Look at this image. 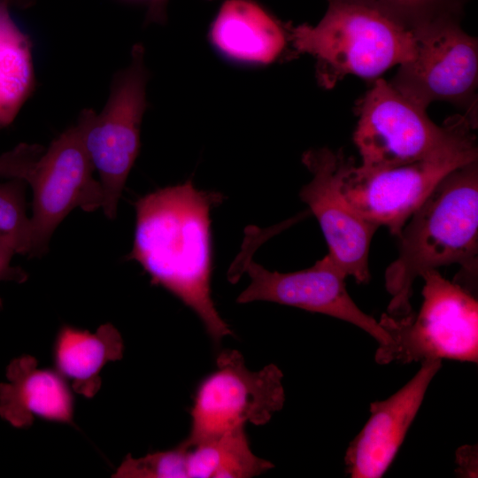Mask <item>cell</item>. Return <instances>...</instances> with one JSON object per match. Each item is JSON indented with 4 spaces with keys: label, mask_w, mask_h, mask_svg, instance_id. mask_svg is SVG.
I'll return each mask as SVG.
<instances>
[{
    "label": "cell",
    "mask_w": 478,
    "mask_h": 478,
    "mask_svg": "<svg viewBox=\"0 0 478 478\" xmlns=\"http://www.w3.org/2000/svg\"><path fill=\"white\" fill-rule=\"evenodd\" d=\"M219 193L197 189L191 181L151 192L135 203L129 258L201 320L215 343L232 335L212 297L211 210Z\"/></svg>",
    "instance_id": "obj_1"
},
{
    "label": "cell",
    "mask_w": 478,
    "mask_h": 478,
    "mask_svg": "<svg viewBox=\"0 0 478 478\" xmlns=\"http://www.w3.org/2000/svg\"><path fill=\"white\" fill-rule=\"evenodd\" d=\"M399 239L397 258L385 271V288L391 299L388 314L404 317L412 312L414 281L428 270L461 266L459 284L474 287L478 256L477 160L443 178L411 215Z\"/></svg>",
    "instance_id": "obj_2"
},
{
    "label": "cell",
    "mask_w": 478,
    "mask_h": 478,
    "mask_svg": "<svg viewBox=\"0 0 478 478\" xmlns=\"http://www.w3.org/2000/svg\"><path fill=\"white\" fill-rule=\"evenodd\" d=\"M284 28L294 53L314 58L318 82L325 89L348 74L376 77L414 53L415 27L350 0H328L316 26L287 24Z\"/></svg>",
    "instance_id": "obj_3"
},
{
    "label": "cell",
    "mask_w": 478,
    "mask_h": 478,
    "mask_svg": "<svg viewBox=\"0 0 478 478\" xmlns=\"http://www.w3.org/2000/svg\"><path fill=\"white\" fill-rule=\"evenodd\" d=\"M474 125L461 116L450 140L428 157L406 165L365 169L344 154L341 192L366 220L398 236L411 215L453 170L477 160Z\"/></svg>",
    "instance_id": "obj_4"
},
{
    "label": "cell",
    "mask_w": 478,
    "mask_h": 478,
    "mask_svg": "<svg viewBox=\"0 0 478 478\" xmlns=\"http://www.w3.org/2000/svg\"><path fill=\"white\" fill-rule=\"evenodd\" d=\"M423 301L418 313H383L379 320L392 339L382 365L451 359L477 363L478 303L471 291L436 269L421 276Z\"/></svg>",
    "instance_id": "obj_5"
},
{
    "label": "cell",
    "mask_w": 478,
    "mask_h": 478,
    "mask_svg": "<svg viewBox=\"0 0 478 478\" xmlns=\"http://www.w3.org/2000/svg\"><path fill=\"white\" fill-rule=\"evenodd\" d=\"M144 49L134 45L129 65L112 80L100 112L84 109L78 119L86 152L98 173L103 211L114 219L127 176L140 150V127L147 108Z\"/></svg>",
    "instance_id": "obj_6"
},
{
    "label": "cell",
    "mask_w": 478,
    "mask_h": 478,
    "mask_svg": "<svg viewBox=\"0 0 478 478\" xmlns=\"http://www.w3.org/2000/svg\"><path fill=\"white\" fill-rule=\"evenodd\" d=\"M217 368L199 384L184 442L193 445L239 426L266 424L285 403L283 374L274 364L251 371L241 352L226 350Z\"/></svg>",
    "instance_id": "obj_7"
},
{
    "label": "cell",
    "mask_w": 478,
    "mask_h": 478,
    "mask_svg": "<svg viewBox=\"0 0 478 478\" xmlns=\"http://www.w3.org/2000/svg\"><path fill=\"white\" fill-rule=\"evenodd\" d=\"M358 113L353 141L365 169L399 166L428 157L450 140L460 118L451 117L437 126L426 109L382 79L361 99Z\"/></svg>",
    "instance_id": "obj_8"
},
{
    "label": "cell",
    "mask_w": 478,
    "mask_h": 478,
    "mask_svg": "<svg viewBox=\"0 0 478 478\" xmlns=\"http://www.w3.org/2000/svg\"><path fill=\"white\" fill-rule=\"evenodd\" d=\"M458 15H447L415 27L412 58L399 66L390 84L426 109L437 100L466 105L477 84V41L459 25Z\"/></svg>",
    "instance_id": "obj_9"
},
{
    "label": "cell",
    "mask_w": 478,
    "mask_h": 478,
    "mask_svg": "<svg viewBox=\"0 0 478 478\" xmlns=\"http://www.w3.org/2000/svg\"><path fill=\"white\" fill-rule=\"evenodd\" d=\"M94 171L77 123L33 159L25 179L33 190L30 256L46 251L56 227L73 209L93 212L103 206Z\"/></svg>",
    "instance_id": "obj_10"
},
{
    "label": "cell",
    "mask_w": 478,
    "mask_h": 478,
    "mask_svg": "<svg viewBox=\"0 0 478 478\" xmlns=\"http://www.w3.org/2000/svg\"><path fill=\"white\" fill-rule=\"evenodd\" d=\"M243 255L242 271L250 284L236 298L239 304L267 301L326 314L353 324L377 341L374 358L382 364L392 339L379 320L365 313L352 300L345 285L346 274L328 253L311 267L291 272L269 271Z\"/></svg>",
    "instance_id": "obj_11"
},
{
    "label": "cell",
    "mask_w": 478,
    "mask_h": 478,
    "mask_svg": "<svg viewBox=\"0 0 478 478\" xmlns=\"http://www.w3.org/2000/svg\"><path fill=\"white\" fill-rule=\"evenodd\" d=\"M341 150L313 149L302 161L312 178L299 197L317 219L333 258L346 276L357 283L370 280L369 250L379 227L362 217L346 200L340 189Z\"/></svg>",
    "instance_id": "obj_12"
},
{
    "label": "cell",
    "mask_w": 478,
    "mask_h": 478,
    "mask_svg": "<svg viewBox=\"0 0 478 478\" xmlns=\"http://www.w3.org/2000/svg\"><path fill=\"white\" fill-rule=\"evenodd\" d=\"M442 360H426L415 375L385 400L370 404V416L344 456L352 478H380L394 461Z\"/></svg>",
    "instance_id": "obj_13"
},
{
    "label": "cell",
    "mask_w": 478,
    "mask_h": 478,
    "mask_svg": "<svg viewBox=\"0 0 478 478\" xmlns=\"http://www.w3.org/2000/svg\"><path fill=\"white\" fill-rule=\"evenodd\" d=\"M37 364L30 355L9 363L8 382L0 383V417L17 428L30 427L36 418L73 425L69 383L57 370L38 368Z\"/></svg>",
    "instance_id": "obj_14"
},
{
    "label": "cell",
    "mask_w": 478,
    "mask_h": 478,
    "mask_svg": "<svg viewBox=\"0 0 478 478\" xmlns=\"http://www.w3.org/2000/svg\"><path fill=\"white\" fill-rule=\"evenodd\" d=\"M212 43L239 61L268 64L284 49L287 35L261 6L250 0H227L211 28Z\"/></svg>",
    "instance_id": "obj_15"
},
{
    "label": "cell",
    "mask_w": 478,
    "mask_h": 478,
    "mask_svg": "<svg viewBox=\"0 0 478 478\" xmlns=\"http://www.w3.org/2000/svg\"><path fill=\"white\" fill-rule=\"evenodd\" d=\"M123 354L122 337L111 323L101 325L95 333L63 325L52 350L56 370L74 392L87 398L100 389L103 367L120 360Z\"/></svg>",
    "instance_id": "obj_16"
},
{
    "label": "cell",
    "mask_w": 478,
    "mask_h": 478,
    "mask_svg": "<svg viewBox=\"0 0 478 478\" xmlns=\"http://www.w3.org/2000/svg\"><path fill=\"white\" fill-rule=\"evenodd\" d=\"M0 0V128L18 115L35 87L32 44Z\"/></svg>",
    "instance_id": "obj_17"
},
{
    "label": "cell",
    "mask_w": 478,
    "mask_h": 478,
    "mask_svg": "<svg viewBox=\"0 0 478 478\" xmlns=\"http://www.w3.org/2000/svg\"><path fill=\"white\" fill-rule=\"evenodd\" d=\"M245 426L188 445L189 478H250L274 468L251 449Z\"/></svg>",
    "instance_id": "obj_18"
},
{
    "label": "cell",
    "mask_w": 478,
    "mask_h": 478,
    "mask_svg": "<svg viewBox=\"0 0 478 478\" xmlns=\"http://www.w3.org/2000/svg\"><path fill=\"white\" fill-rule=\"evenodd\" d=\"M112 477L117 478H189L188 446L149 453L141 458L128 454Z\"/></svg>",
    "instance_id": "obj_19"
},
{
    "label": "cell",
    "mask_w": 478,
    "mask_h": 478,
    "mask_svg": "<svg viewBox=\"0 0 478 478\" xmlns=\"http://www.w3.org/2000/svg\"><path fill=\"white\" fill-rule=\"evenodd\" d=\"M27 184L21 179L0 183V232L17 241L19 254H29L31 248V224L26 210Z\"/></svg>",
    "instance_id": "obj_20"
},
{
    "label": "cell",
    "mask_w": 478,
    "mask_h": 478,
    "mask_svg": "<svg viewBox=\"0 0 478 478\" xmlns=\"http://www.w3.org/2000/svg\"><path fill=\"white\" fill-rule=\"evenodd\" d=\"M379 10L415 27L446 15H460L461 0H350Z\"/></svg>",
    "instance_id": "obj_21"
},
{
    "label": "cell",
    "mask_w": 478,
    "mask_h": 478,
    "mask_svg": "<svg viewBox=\"0 0 478 478\" xmlns=\"http://www.w3.org/2000/svg\"><path fill=\"white\" fill-rule=\"evenodd\" d=\"M19 253L17 241L11 235L0 232V281H12L22 283L27 281V274L19 267L11 266L14 254ZM3 306L0 298V310Z\"/></svg>",
    "instance_id": "obj_22"
},
{
    "label": "cell",
    "mask_w": 478,
    "mask_h": 478,
    "mask_svg": "<svg viewBox=\"0 0 478 478\" xmlns=\"http://www.w3.org/2000/svg\"><path fill=\"white\" fill-rule=\"evenodd\" d=\"M458 463L462 476L474 477L477 474V447L476 445H465L459 447L456 452Z\"/></svg>",
    "instance_id": "obj_23"
},
{
    "label": "cell",
    "mask_w": 478,
    "mask_h": 478,
    "mask_svg": "<svg viewBox=\"0 0 478 478\" xmlns=\"http://www.w3.org/2000/svg\"><path fill=\"white\" fill-rule=\"evenodd\" d=\"M11 4L12 5H15V6H19V7H27L29 6L32 3H33V0H9Z\"/></svg>",
    "instance_id": "obj_24"
},
{
    "label": "cell",
    "mask_w": 478,
    "mask_h": 478,
    "mask_svg": "<svg viewBox=\"0 0 478 478\" xmlns=\"http://www.w3.org/2000/svg\"><path fill=\"white\" fill-rule=\"evenodd\" d=\"M0 177H2V167H1V161H0Z\"/></svg>",
    "instance_id": "obj_25"
}]
</instances>
